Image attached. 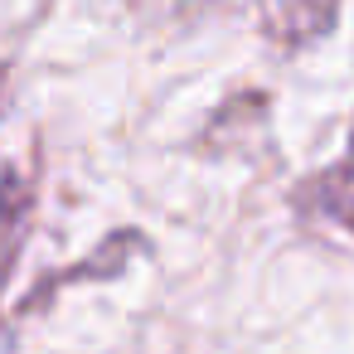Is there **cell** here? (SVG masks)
Returning a JSON list of instances; mask_svg holds the SVG:
<instances>
[{"mask_svg":"<svg viewBox=\"0 0 354 354\" xmlns=\"http://www.w3.org/2000/svg\"><path fill=\"white\" fill-rule=\"evenodd\" d=\"M20 233H25V189L15 180H0V286H6L10 262L20 252Z\"/></svg>","mask_w":354,"mask_h":354,"instance_id":"cell-1","label":"cell"}]
</instances>
